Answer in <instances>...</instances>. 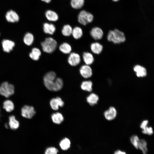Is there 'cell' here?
Returning a JSON list of instances; mask_svg holds the SVG:
<instances>
[{"instance_id": "30bf717a", "label": "cell", "mask_w": 154, "mask_h": 154, "mask_svg": "<svg viewBox=\"0 0 154 154\" xmlns=\"http://www.w3.org/2000/svg\"><path fill=\"white\" fill-rule=\"evenodd\" d=\"M90 33L92 37L96 40L101 39L104 34L102 30L98 27H95L92 28L90 31Z\"/></svg>"}, {"instance_id": "d4e9b609", "label": "cell", "mask_w": 154, "mask_h": 154, "mask_svg": "<svg viewBox=\"0 0 154 154\" xmlns=\"http://www.w3.org/2000/svg\"><path fill=\"white\" fill-rule=\"evenodd\" d=\"M59 145L62 150L65 151L70 148L71 142L69 139L67 138H65L60 141Z\"/></svg>"}, {"instance_id": "f546056e", "label": "cell", "mask_w": 154, "mask_h": 154, "mask_svg": "<svg viewBox=\"0 0 154 154\" xmlns=\"http://www.w3.org/2000/svg\"><path fill=\"white\" fill-rule=\"evenodd\" d=\"M138 149H139L141 151L143 154H147L148 151L147 143L145 140L143 139H139L138 145Z\"/></svg>"}, {"instance_id": "277c9868", "label": "cell", "mask_w": 154, "mask_h": 154, "mask_svg": "<svg viewBox=\"0 0 154 154\" xmlns=\"http://www.w3.org/2000/svg\"><path fill=\"white\" fill-rule=\"evenodd\" d=\"M94 16L91 13L85 10L80 11L78 16L79 23L81 25H86L91 23L93 20Z\"/></svg>"}, {"instance_id": "7c38bea8", "label": "cell", "mask_w": 154, "mask_h": 154, "mask_svg": "<svg viewBox=\"0 0 154 154\" xmlns=\"http://www.w3.org/2000/svg\"><path fill=\"white\" fill-rule=\"evenodd\" d=\"M5 17L7 20L9 22H16L19 20L18 15L15 11L12 10L8 11Z\"/></svg>"}, {"instance_id": "9c48e42d", "label": "cell", "mask_w": 154, "mask_h": 154, "mask_svg": "<svg viewBox=\"0 0 154 154\" xmlns=\"http://www.w3.org/2000/svg\"><path fill=\"white\" fill-rule=\"evenodd\" d=\"M51 108L54 110H57L59 107H62L64 105V103L61 98L58 97L51 99L50 102Z\"/></svg>"}, {"instance_id": "f1b7e54d", "label": "cell", "mask_w": 154, "mask_h": 154, "mask_svg": "<svg viewBox=\"0 0 154 154\" xmlns=\"http://www.w3.org/2000/svg\"><path fill=\"white\" fill-rule=\"evenodd\" d=\"M84 3V0H71L70 5L73 8L79 9L82 7Z\"/></svg>"}, {"instance_id": "4dcf8cb0", "label": "cell", "mask_w": 154, "mask_h": 154, "mask_svg": "<svg viewBox=\"0 0 154 154\" xmlns=\"http://www.w3.org/2000/svg\"><path fill=\"white\" fill-rule=\"evenodd\" d=\"M72 29L71 26L68 24L64 25L62 29V34L64 36L68 37L72 35Z\"/></svg>"}, {"instance_id": "ffe728a7", "label": "cell", "mask_w": 154, "mask_h": 154, "mask_svg": "<svg viewBox=\"0 0 154 154\" xmlns=\"http://www.w3.org/2000/svg\"><path fill=\"white\" fill-rule=\"evenodd\" d=\"M99 100L98 96L95 93L90 94L87 98V102L90 105L93 106L96 104Z\"/></svg>"}, {"instance_id": "cb8c5ba5", "label": "cell", "mask_w": 154, "mask_h": 154, "mask_svg": "<svg viewBox=\"0 0 154 154\" xmlns=\"http://www.w3.org/2000/svg\"><path fill=\"white\" fill-rule=\"evenodd\" d=\"M59 48L61 52L65 54H69L72 50V47L70 45L66 42L61 44L59 46Z\"/></svg>"}, {"instance_id": "4316f807", "label": "cell", "mask_w": 154, "mask_h": 154, "mask_svg": "<svg viewBox=\"0 0 154 154\" xmlns=\"http://www.w3.org/2000/svg\"><path fill=\"white\" fill-rule=\"evenodd\" d=\"M92 82L90 80L85 81L82 82L81 85V88L83 90L90 92L92 90Z\"/></svg>"}, {"instance_id": "3957f363", "label": "cell", "mask_w": 154, "mask_h": 154, "mask_svg": "<svg viewBox=\"0 0 154 154\" xmlns=\"http://www.w3.org/2000/svg\"><path fill=\"white\" fill-rule=\"evenodd\" d=\"M15 93V87L13 85L8 82L2 83L0 86V94L6 98H9Z\"/></svg>"}, {"instance_id": "8992f818", "label": "cell", "mask_w": 154, "mask_h": 154, "mask_svg": "<svg viewBox=\"0 0 154 154\" xmlns=\"http://www.w3.org/2000/svg\"><path fill=\"white\" fill-rule=\"evenodd\" d=\"M56 78V74L53 71L47 72L43 78V82L45 86L49 87L52 86Z\"/></svg>"}, {"instance_id": "836d02e7", "label": "cell", "mask_w": 154, "mask_h": 154, "mask_svg": "<svg viewBox=\"0 0 154 154\" xmlns=\"http://www.w3.org/2000/svg\"><path fill=\"white\" fill-rule=\"evenodd\" d=\"M142 132L143 133L149 135H152L153 133L152 128L151 127H148L147 125L142 129Z\"/></svg>"}, {"instance_id": "e575fe53", "label": "cell", "mask_w": 154, "mask_h": 154, "mask_svg": "<svg viewBox=\"0 0 154 154\" xmlns=\"http://www.w3.org/2000/svg\"><path fill=\"white\" fill-rule=\"evenodd\" d=\"M58 150L54 147H51L47 148L45 151V154H57Z\"/></svg>"}, {"instance_id": "8d00e7d4", "label": "cell", "mask_w": 154, "mask_h": 154, "mask_svg": "<svg viewBox=\"0 0 154 154\" xmlns=\"http://www.w3.org/2000/svg\"><path fill=\"white\" fill-rule=\"evenodd\" d=\"M114 154H126V153L123 151H122L119 150L116 151Z\"/></svg>"}, {"instance_id": "ab89813d", "label": "cell", "mask_w": 154, "mask_h": 154, "mask_svg": "<svg viewBox=\"0 0 154 154\" xmlns=\"http://www.w3.org/2000/svg\"></svg>"}, {"instance_id": "8fae6325", "label": "cell", "mask_w": 154, "mask_h": 154, "mask_svg": "<svg viewBox=\"0 0 154 154\" xmlns=\"http://www.w3.org/2000/svg\"><path fill=\"white\" fill-rule=\"evenodd\" d=\"M117 114V111L116 109L112 106L110 107L104 113V116L105 118L109 121L114 119L116 117Z\"/></svg>"}, {"instance_id": "9a60e30c", "label": "cell", "mask_w": 154, "mask_h": 154, "mask_svg": "<svg viewBox=\"0 0 154 154\" xmlns=\"http://www.w3.org/2000/svg\"><path fill=\"white\" fill-rule=\"evenodd\" d=\"M43 30L45 33L52 35L55 31L56 28L53 24L46 23L43 25Z\"/></svg>"}, {"instance_id": "1f68e13d", "label": "cell", "mask_w": 154, "mask_h": 154, "mask_svg": "<svg viewBox=\"0 0 154 154\" xmlns=\"http://www.w3.org/2000/svg\"><path fill=\"white\" fill-rule=\"evenodd\" d=\"M33 35L30 33H27L25 35L24 38V43L27 45L30 46L33 43L34 41Z\"/></svg>"}, {"instance_id": "f35d334b", "label": "cell", "mask_w": 154, "mask_h": 154, "mask_svg": "<svg viewBox=\"0 0 154 154\" xmlns=\"http://www.w3.org/2000/svg\"><path fill=\"white\" fill-rule=\"evenodd\" d=\"M112 1H118L119 0H112Z\"/></svg>"}, {"instance_id": "7402d4cb", "label": "cell", "mask_w": 154, "mask_h": 154, "mask_svg": "<svg viewBox=\"0 0 154 154\" xmlns=\"http://www.w3.org/2000/svg\"><path fill=\"white\" fill-rule=\"evenodd\" d=\"M63 85V80L61 78H56L53 83L52 91L56 92L60 90L62 88Z\"/></svg>"}, {"instance_id": "603a6c76", "label": "cell", "mask_w": 154, "mask_h": 154, "mask_svg": "<svg viewBox=\"0 0 154 154\" xmlns=\"http://www.w3.org/2000/svg\"><path fill=\"white\" fill-rule=\"evenodd\" d=\"M3 108L7 112H10L14 109V104L12 101L7 100L5 101L3 103Z\"/></svg>"}, {"instance_id": "6da1fadb", "label": "cell", "mask_w": 154, "mask_h": 154, "mask_svg": "<svg viewBox=\"0 0 154 154\" xmlns=\"http://www.w3.org/2000/svg\"><path fill=\"white\" fill-rule=\"evenodd\" d=\"M107 39L114 44H119L123 42L125 40L126 38L124 33L117 29L110 30L107 35Z\"/></svg>"}, {"instance_id": "484cf974", "label": "cell", "mask_w": 154, "mask_h": 154, "mask_svg": "<svg viewBox=\"0 0 154 154\" xmlns=\"http://www.w3.org/2000/svg\"><path fill=\"white\" fill-rule=\"evenodd\" d=\"M72 35L75 39H79L82 36V29L80 27H76L72 29Z\"/></svg>"}, {"instance_id": "52a82bcc", "label": "cell", "mask_w": 154, "mask_h": 154, "mask_svg": "<svg viewBox=\"0 0 154 154\" xmlns=\"http://www.w3.org/2000/svg\"><path fill=\"white\" fill-rule=\"evenodd\" d=\"M81 59L80 55L75 52L70 53L68 58V62L69 64L72 66H76L80 62Z\"/></svg>"}, {"instance_id": "d590c367", "label": "cell", "mask_w": 154, "mask_h": 154, "mask_svg": "<svg viewBox=\"0 0 154 154\" xmlns=\"http://www.w3.org/2000/svg\"><path fill=\"white\" fill-rule=\"evenodd\" d=\"M148 121L147 120H144L141 123L140 125V127L141 129L144 126L147 125L148 124Z\"/></svg>"}, {"instance_id": "44dd1931", "label": "cell", "mask_w": 154, "mask_h": 154, "mask_svg": "<svg viewBox=\"0 0 154 154\" xmlns=\"http://www.w3.org/2000/svg\"><path fill=\"white\" fill-rule=\"evenodd\" d=\"M51 119L53 123L58 124L61 123L64 119L63 115L59 112L53 114L51 115Z\"/></svg>"}, {"instance_id": "2e32d148", "label": "cell", "mask_w": 154, "mask_h": 154, "mask_svg": "<svg viewBox=\"0 0 154 154\" xmlns=\"http://www.w3.org/2000/svg\"><path fill=\"white\" fill-rule=\"evenodd\" d=\"M45 15L47 20L50 21H56L58 19V14L52 10H48L46 11L45 13Z\"/></svg>"}, {"instance_id": "4fadbf2b", "label": "cell", "mask_w": 154, "mask_h": 154, "mask_svg": "<svg viewBox=\"0 0 154 154\" xmlns=\"http://www.w3.org/2000/svg\"><path fill=\"white\" fill-rule=\"evenodd\" d=\"M2 44L3 50L7 52H9L12 50L15 45L13 41L7 39L3 40Z\"/></svg>"}, {"instance_id": "ac0fdd59", "label": "cell", "mask_w": 154, "mask_h": 154, "mask_svg": "<svg viewBox=\"0 0 154 154\" xmlns=\"http://www.w3.org/2000/svg\"><path fill=\"white\" fill-rule=\"evenodd\" d=\"M91 51L96 54H100L103 48L102 45L99 43L97 42L92 43L90 46Z\"/></svg>"}, {"instance_id": "d6a6232c", "label": "cell", "mask_w": 154, "mask_h": 154, "mask_svg": "<svg viewBox=\"0 0 154 154\" xmlns=\"http://www.w3.org/2000/svg\"><path fill=\"white\" fill-rule=\"evenodd\" d=\"M139 139V137L136 135H133L130 138V141L136 149H138V145Z\"/></svg>"}, {"instance_id": "e0dca14e", "label": "cell", "mask_w": 154, "mask_h": 154, "mask_svg": "<svg viewBox=\"0 0 154 154\" xmlns=\"http://www.w3.org/2000/svg\"><path fill=\"white\" fill-rule=\"evenodd\" d=\"M9 125L12 129L15 130L17 129L19 126V121L16 119L15 116H10L9 117Z\"/></svg>"}, {"instance_id": "7a4b0ae2", "label": "cell", "mask_w": 154, "mask_h": 154, "mask_svg": "<svg viewBox=\"0 0 154 154\" xmlns=\"http://www.w3.org/2000/svg\"><path fill=\"white\" fill-rule=\"evenodd\" d=\"M43 50L45 52L51 53L56 50L57 45L56 41L52 37H48L41 43Z\"/></svg>"}, {"instance_id": "5bb4252c", "label": "cell", "mask_w": 154, "mask_h": 154, "mask_svg": "<svg viewBox=\"0 0 154 154\" xmlns=\"http://www.w3.org/2000/svg\"><path fill=\"white\" fill-rule=\"evenodd\" d=\"M133 70L136 76L139 77H143L146 76L147 72L146 68L140 65H136L133 67Z\"/></svg>"}, {"instance_id": "d6986e66", "label": "cell", "mask_w": 154, "mask_h": 154, "mask_svg": "<svg viewBox=\"0 0 154 154\" xmlns=\"http://www.w3.org/2000/svg\"><path fill=\"white\" fill-rule=\"evenodd\" d=\"M82 58L84 61L86 65H89L92 64L94 62V58L92 54L88 52L83 53Z\"/></svg>"}, {"instance_id": "5b68a950", "label": "cell", "mask_w": 154, "mask_h": 154, "mask_svg": "<svg viewBox=\"0 0 154 154\" xmlns=\"http://www.w3.org/2000/svg\"><path fill=\"white\" fill-rule=\"evenodd\" d=\"M36 111L34 107L27 105L24 106L21 109V115L23 117L30 119L35 115Z\"/></svg>"}, {"instance_id": "74e56055", "label": "cell", "mask_w": 154, "mask_h": 154, "mask_svg": "<svg viewBox=\"0 0 154 154\" xmlns=\"http://www.w3.org/2000/svg\"><path fill=\"white\" fill-rule=\"evenodd\" d=\"M41 0L47 3H50L51 1V0Z\"/></svg>"}, {"instance_id": "83f0119b", "label": "cell", "mask_w": 154, "mask_h": 154, "mask_svg": "<svg viewBox=\"0 0 154 154\" xmlns=\"http://www.w3.org/2000/svg\"><path fill=\"white\" fill-rule=\"evenodd\" d=\"M41 55V52L38 48H34L32 50L31 52L29 54L30 57L35 60H38Z\"/></svg>"}, {"instance_id": "ba28073f", "label": "cell", "mask_w": 154, "mask_h": 154, "mask_svg": "<svg viewBox=\"0 0 154 154\" xmlns=\"http://www.w3.org/2000/svg\"><path fill=\"white\" fill-rule=\"evenodd\" d=\"M80 73L82 76L85 78H88L92 76V71L91 68L86 64L82 66L79 70Z\"/></svg>"}]
</instances>
